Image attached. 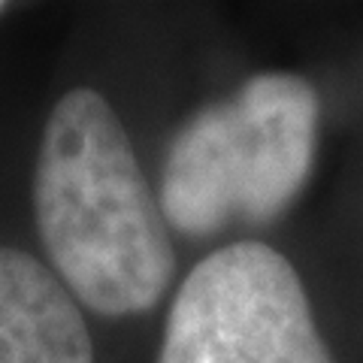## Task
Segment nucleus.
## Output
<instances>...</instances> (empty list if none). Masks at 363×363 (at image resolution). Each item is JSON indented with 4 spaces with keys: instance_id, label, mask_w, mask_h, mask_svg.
Returning <instances> with one entry per match:
<instances>
[{
    "instance_id": "nucleus-3",
    "label": "nucleus",
    "mask_w": 363,
    "mask_h": 363,
    "mask_svg": "<svg viewBox=\"0 0 363 363\" xmlns=\"http://www.w3.org/2000/svg\"><path fill=\"white\" fill-rule=\"evenodd\" d=\"M157 363L333 360L297 269L264 242H233L182 281Z\"/></svg>"
},
{
    "instance_id": "nucleus-5",
    "label": "nucleus",
    "mask_w": 363,
    "mask_h": 363,
    "mask_svg": "<svg viewBox=\"0 0 363 363\" xmlns=\"http://www.w3.org/2000/svg\"><path fill=\"white\" fill-rule=\"evenodd\" d=\"M0 13H4V4H0Z\"/></svg>"
},
{
    "instance_id": "nucleus-1",
    "label": "nucleus",
    "mask_w": 363,
    "mask_h": 363,
    "mask_svg": "<svg viewBox=\"0 0 363 363\" xmlns=\"http://www.w3.org/2000/svg\"><path fill=\"white\" fill-rule=\"evenodd\" d=\"M33 215L67 291L100 315L145 312L176 272L161 203L128 130L94 88H73L43 128Z\"/></svg>"
},
{
    "instance_id": "nucleus-4",
    "label": "nucleus",
    "mask_w": 363,
    "mask_h": 363,
    "mask_svg": "<svg viewBox=\"0 0 363 363\" xmlns=\"http://www.w3.org/2000/svg\"><path fill=\"white\" fill-rule=\"evenodd\" d=\"M0 363H94L73 294L28 252L0 245Z\"/></svg>"
},
{
    "instance_id": "nucleus-2",
    "label": "nucleus",
    "mask_w": 363,
    "mask_h": 363,
    "mask_svg": "<svg viewBox=\"0 0 363 363\" xmlns=\"http://www.w3.org/2000/svg\"><path fill=\"white\" fill-rule=\"evenodd\" d=\"M315 145V88L291 73L248 79L173 136L161 169L164 218L194 236L230 221L267 224L306 185Z\"/></svg>"
}]
</instances>
